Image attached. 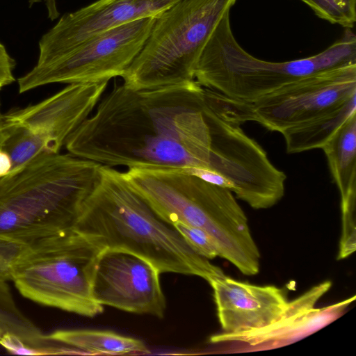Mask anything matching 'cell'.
Wrapping results in <instances>:
<instances>
[{
  "label": "cell",
  "instance_id": "obj_1",
  "mask_svg": "<svg viewBox=\"0 0 356 356\" xmlns=\"http://www.w3.org/2000/svg\"><path fill=\"white\" fill-rule=\"evenodd\" d=\"M203 101V87L195 80L143 90L115 85L65 147L74 156L113 168L210 170Z\"/></svg>",
  "mask_w": 356,
  "mask_h": 356
},
{
  "label": "cell",
  "instance_id": "obj_2",
  "mask_svg": "<svg viewBox=\"0 0 356 356\" xmlns=\"http://www.w3.org/2000/svg\"><path fill=\"white\" fill-rule=\"evenodd\" d=\"M74 229L104 249L136 254L160 273L195 275L209 282L223 271L197 254L128 184L122 171L100 167Z\"/></svg>",
  "mask_w": 356,
  "mask_h": 356
},
{
  "label": "cell",
  "instance_id": "obj_3",
  "mask_svg": "<svg viewBox=\"0 0 356 356\" xmlns=\"http://www.w3.org/2000/svg\"><path fill=\"white\" fill-rule=\"evenodd\" d=\"M130 187L167 223L204 230L218 257L243 274L259 270L260 253L247 217L228 188L207 181L190 168H130L122 172Z\"/></svg>",
  "mask_w": 356,
  "mask_h": 356
},
{
  "label": "cell",
  "instance_id": "obj_4",
  "mask_svg": "<svg viewBox=\"0 0 356 356\" xmlns=\"http://www.w3.org/2000/svg\"><path fill=\"white\" fill-rule=\"evenodd\" d=\"M100 167L44 152L0 178V236L32 243L74 229Z\"/></svg>",
  "mask_w": 356,
  "mask_h": 356
},
{
  "label": "cell",
  "instance_id": "obj_5",
  "mask_svg": "<svg viewBox=\"0 0 356 356\" xmlns=\"http://www.w3.org/2000/svg\"><path fill=\"white\" fill-rule=\"evenodd\" d=\"M351 64H356V38L350 29L347 28L340 40L318 54L270 62L254 57L240 46L227 12L202 52L195 81L227 97L252 103L308 75Z\"/></svg>",
  "mask_w": 356,
  "mask_h": 356
},
{
  "label": "cell",
  "instance_id": "obj_6",
  "mask_svg": "<svg viewBox=\"0 0 356 356\" xmlns=\"http://www.w3.org/2000/svg\"><path fill=\"white\" fill-rule=\"evenodd\" d=\"M236 0H181L157 16L140 51L122 76L131 89L195 80L202 52Z\"/></svg>",
  "mask_w": 356,
  "mask_h": 356
},
{
  "label": "cell",
  "instance_id": "obj_7",
  "mask_svg": "<svg viewBox=\"0 0 356 356\" xmlns=\"http://www.w3.org/2000/svg\"><path fill=\"white\" fill-rule=\"evenodd\" d=\"M102 248L74 229L31 243L12 282L38 304L86 317L104 311L92 295L95 266Z\"/></svg>",
  "mask_w": 356,
  "mask_h": 356
},
{
  "label": "cell",
  "instance_id": "obj_8",
  "mask_svg": "<svg viewBox=\"0 0 356 356\" xmlns=\"http://www.w3.org/2000/svg\"><path fill=\"white\" fill-rule=\"evenodd\" d=\"M156 17L110 29L60 58L35 67L17 79L24 93L51 83H83L122 77L143 48Z\"/></svg>",
  "mask_w": 356,
  "mask_h": 356
},
{
  "label": "cell",
  "instance_id": "obj_9",
  "mask_svg": "<svg viewBox=\"0 0 356 356\" xmlns=\"http://www.w3.org/2000/svg\"><path fill=\"white\" fill-rule=\"evenodd\" d=\"M356 96V64L301 78L254 101L238 100L239 124L257 122L272 131H283L324 115Z\"/></svg>",
  "mask_w": 356,
  "mask_h": 356
},
{
  "label": "cell",
  "instance_id": "obj_10",
  "mask_svg": "<svg viewBox=\"0 0 356 356\" xmlns=\"http://www.w3.org/2000/svg\"><path fill=\"white\" fill-rule=\"evenodd\" d=\"M160 274L152 264L136 254L104 249L95 266L92 295L102 306L162 318L166 302Z\"/></svg>",
  "mask_w": 356,
  "mask_h": 356
},
{
  "label": "cell",
  "instance_id": "obj_11",
  "mask_svg": "<svg viewBox=\"0 0 356 356\" xmlns=\"http://www.w3.org/2000/svg\"><path fill=\"white\" fill-rule=\"evenodd\" d=\"M181 0H97L64 15L39 42L36 65L54 60L89 38L140 19L156 17Z\"/></svg>",
  "mask_w": 356,
  "mask_h": 356
},
{
  "label": "cell",
  "instance_id": "obj_12",
  "mask_svg": "<svg viewBox=\"0 0 356 356\" xmlns=\"http://www.w3.org/2000/svg\"><path fill=\"white\" fill-rule=\"evenodd\" d=\"M108 81L67 84L42 101L3 114L4 127H19L44 137L53 153L60 152L70 135L92 113Z\"/></svg>",
  "mask_w": 356,
  "mask_h": 356
},
{
  "label": "cell",
  "instance_id": "obj_13",
  "mask_svg": "<svg viewBox=\"0 0 356 356\" xmlns=\"http://www.w3.org/2000/svg\"><path fill=\"white\" fill-rule=\"evenodd\" d=\"M331 286L330 281H325L289 301L282 316L267 326L237 334L223 332L212 336L210 341L215 343L238 342L250 350L276 348L298 341L335 321L355 299L354 296L330 306L314 308Z\"/></svg>",
  "mask_w": 356,
  "mask_h": 356
},
{
  "label": "cell",
  "instance_id": "obj_14",
  "mask_svg": "<svg viewBox=\"0 0 356 356\" xmlns=\"http://www.w3.org/2000/svg\"><path fill=\"white\" fill-rule=\"evenodd\" d=\"M209 283L221 327L227 334L258 330L274 323L289 302L283 290L275 286H257L225 275Z\"/></svg>",
  "mask_w": 356,
  "mask_h": 356
},
{
  "label": "cell",
  "instance_id": "obj_15",
  "mask_svg": "<svg viewBox=\"0 0 356 356\" xmlns=\"http://www.w3.org/2000/svg\"><path fill=\"white\" fill-rule=\"evenodd\" d=\"M48 338L66 347L71 355H120L146 354L149 350L141 340L108 330H58Z\"/></svg>",
  "mask_w": 356,
  "mask_h": 356
},
{
  "label": "cell",
  "instance_id": "obj_16",
  "mask_svg": "<svg viewBox=\"0 0 356 356\" xmlns=\"http://www.w3.org/2000/svg\"><path fill=\"white\" fill-rule=\"evenodd\" d=\"M341 195V203L356 199V113L321 148Z\"/></svg>",
  "mask_w": 356,
  "mask_h": 356
},
{
  "label": "cell",
  "instance_id": "obj_17",
  "mask_svg": "<svg viewBox=\"0 0 356 356\" xmlns=\"http://www.w3.org/2000/svg\"><path fill=\"white\" fill-rule=\"evenodd\" d=\"M356 113V96L337 108L283 131L286 152L300 153L321 149L346 121Z\"/></svg>",
  "mask_w": 356,
  "mask_h": 356
},
{
  "label": "cell",
  "instance_id": "obj_18",
  "mask_svg": "<svg viewBox=\"0 0 356 356\" xmlns=\"http://www.w3.org/2000/svg\"><path fill=\"white\" fill-rule=\"evenodd\" d=\"M0 327L16 335L40 355H46L55 343L18 308L7 282H0Z\"/></svg>",
  "mask_w": 356,
  "mask_h": 356
},
{
  "label": "cell",
  "instance_id": "obj_19",
  "mask_svg": "<svg viewBox=\"0 0 356 356\" xmlns=\"http://www.w3.org/2000/svg\"><path fill=\"white\" fill-rule=\"evenodd\" d=\"M1 149L10 156L12 169L17 171L42 152L53 153L49 141L43 136L19 127H4Z\"/></svg>",
  "mask_w": 356,
  "mask_h": 356
},
{
  "label": "cell",
  "instance_id": "obj_20",
  "mask_svg": "<svg viewBox=\"0 0 356 356\" xmlns=\"http://www.w3.org/2000/svg\"><path fill=\"white\" fill-rule=\"evenodd\" d=\"M321 19L351 29L356 21V0H301Z\"/></svg>",
  "mask_w": 356,
  "mask_h": 356
},
{
  "label": "cell",
  "instance_id": "obj_21",
  "mask_svg": "<svg viewBox=\"0 0 356 356\" xmlns=\"http://www.w3.org/2000/svg\"><path fill=\"white\" fill-rule=\"evenodd\" d=\"M30 246L31 243L0 236V282L12 281L17 266Z\"/></svg>",
  "mask_w": 356,
  "mask_h": 356
},
{
  "label": "cell",
  "instance_id": "obj_22",
  "mask_svg": "<svg viewBox=\"0 0 356 356\" xmlns=\"http://www.w3.org/2000/svg\"><path fill=\"white\" fill-rule=\"evenodd\" d=\"M172 226L197 254L207 259L218 257L214 242L204 230L179 222Z\"/></svg>",
  "mask_w": 356,
  "mask_h": 356
},
{
  "label": "cell",
  "instance_id": "obj_23",
  "mask_svg": "<svg viewBox=\"0 0 356 356\" xmlns=\"http://www.w3.org/2000/svg\"><path fill=\"white\" fill-rule=\"evenodd\" d=\"M15 61L8 54L5 47L0 43V90L15 81L13 70Z\"/></svg>",
  "mask_w": 356,
  "mask_h": 356
},
{
  "label": "cell",
  "instance_id": "obj_24",
  "mask_svg": "<svg viewBox=\"0 0 356 356\" xmlns=\"http://www.w3.org/2000/svg\"><path fill=\"white\" fill-rule=\"evenodd\" d=\"M12 169L11 159L9 155L0 149V178L8 175Z\"/></svg>",
  "mask_w": 356,
  "mask_h": 356
},
{
  "label": "cell",
  "instance_id": "obj_25",
  "mask_svg": "<svg viewBox=\"0 0 356 356\" xmlns=\"http://www.w3.org/2000/svg\"><path fill=\"white\" fill-rule=\"evenodd\" d=\"M40 0H29V4L31 6L33 3L40 1ZM48 11H49V17L51 19H54L58 17L59 13L57 10L56 6L55 0H45Z\"/></svg>",
  "mask_w": 356,
  "mask_h": 356
},
{
  "label": "cell",
  "instance_id": "obj_26",
  "mask_svg": "<svg viewBox=\"0 0 356 356\" xmlns=\"http://www.w3.org/2000/svg\"><path fill=\"white\" fill-rule=\"evenodd\" d=\"M4 138V127L3 124V113L1 111V103H0V149Z\"/></svg>",
  "mask_w": 356,
  "mask_h": 356
},
{
  "label": "cell",
  "instance_id": "obj_27",
  "mask_svg": "<svg viewBox=\"0 0 356 356\" xmlns=\"http://www.w3.org/2000/svg\"><path fill=\"white\" fill-rule=\"evenodd\" d=\"M5 333L3 329L0 327V339L2 337L3 334Z\"/></svg>",
  "mask_w": 356,
  "mask_h": 356
}]
</instances>
